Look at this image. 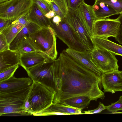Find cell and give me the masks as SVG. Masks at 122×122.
Here are the masks:
<instances>
[{
	"label": "cell",
	"mask_w": 122,
	"mask_h": 122,
	"mask_svg": "<svg viewBox=\"0 0 122 122\" xmlns=\"http://www.w3.org/2000/svg\"><path fill=\"white\" fill-rule=\"evenodd\" d=\"M53 62L55 94L53 103L62 104L65 100L85 95L92 100L103 99L100 89L101 78L81 66L63 51Z\"/></svg>",
	"instance_id": "1"
},
{
	"label": "cell",
	"mask_w": 122,
	"mask_h": 122,
	"mask_svg": "<svg viewBox=\"0 0 122 122\" xmlns=\"http://www.w3.org/2000/svg\"><path fill=\"white\" fill-rule=\"evenodd\" d=\"M56 37L55 30L50 25L41 28L30 35L28 39L37 51L53 60L56 59L57 55Z\"/></svg>",
	"instance_id": "2"
},
{
	"label": "cell",
	"mask_w": 122,
	"mask_h": 122,
	"mask_svg": "<svg viewBox=\"0 0 122 122\" xmlns=\"http://www.w3.org/2000/svg\"><path fill=\"white\" fill-rule=\"evenodd\" d=\"M54 94L45 86L33 82L27 97L31 115L41 112L52 104Z\"/></svg>",
	"instance_id": "3"
},
{
	"label": "cell",
	"mask_w": 122,
	"mask_h": 122,
	"mask_svg": "<svg viewBox=\"0 0 122 122\" xmlns=\"http://www.w3.org/2000/svg\"><path fill=\"white\" fill-rule=\"evenodd\" d=\"M50 25L55 30L56 36L65 44L68 48L80 51H87L66 17L61 19V21L58 24H56L51 21Z\"/></svg>",
	"instance_id": "4"
},
{
	"label": "cell",
	"mask_w": 122,
	"mask_h": 122,
	"mask_svg": "<svg viewBox=\"0 0 122 122\" xmlns=\"http://www.w3.org/2000/svg\"><path fill=\"white\" fill-rule=\"evenodd\" d=\"M53 61L51 60L43 62L30 68L26 72L34 82L44 86L55 94Z\"/></svg>",
	"instance_id": "5"
},
{
	"label": "cell",
	"mask_w": 122,
	"mask_h": 122,
	"mask_svg": "<svg viewBox=\"0 0 122 122\" xmlns=\"http://www.w3.org/2000/svg\"><path fill=\"white\" fill-rule=\"evenodd\" d=\"M68 22L77 34L87 51H92L95 46L78 9L68 8L66 16Z\"/></svg>",
	"instance_id": "6"
},
{
	"label": "cell",
	"mask_w": 122,
	"mask_h": 122,
	"mask_svg": "<svg viewBox=\"0 0 122 122\" xmlns=\"http://www.w3.org/2000/svg\"><path fill=\"white\" fill-rule=\"evenodd\" d=\"M33 0H10L0 3V18L15 20L27 14Z\"/></svg>",
	"instance_id": "7"
},
{
	"label": "cell",
	"mask_w": 122,
	"mask_h": 122,
	"mask_svg": "<svg viewBox=\"0 0 122 122\" xmlns=\"http://www.w3.org/2000/svg\"><path fill=\"white\" fill-rule=\"evenodd\" d=\"M91 55L92 61L102 73L119 70L116 55L110 51L95 47Z\"/></svg>",
	"instance_id": "8"
},
{
	"label": "cell",
	"mask_w": 122,
	"mask_h": 122,
	"mask_svg": "<svg viewBox=\"0 0 122 122\" xmlns=\"http://www.w3.org/2000/svg\"><path fill=\"white\" fill-rule=\"evenodd\" d=\"M78 65L101 78V72L92 61L91 51H81L68 48L64 50Z\"/></svg>",
	"instance_id": "9"
},
{
	"label": "cell",
	"mask_w": 122,
	"mask_h": 122,
	"mask_svg": "<svg viewBox=\"0 0 122 122\" xmlns=\"http://www.w3.org/2000/svg\"><path fill=\"white\" fill-rule=\"evenodd\" d=\"M120 24V22L116 19H97L95 20L94 24V35L105 39H108L110 37L115 38L117 34Z\"/></svg>",
	"instance_id": "10"
},
{
	"label": "cell",
	"mask_w": 122,
	"mask_h": 122,
	"mask_svg": "<svg viewBox=\"0 0 122 122\" xmlns=\"http://www.w3.org/2000/svg\"><path fill=\"white\" fill-rule=\"evenodd\" d=\"M101 80L105 92L113 94L117 92H122V76L120 71L102 73Z\"/></svg>",
	"instance_id": "11"
},
{
	"label": "cell",
	"mask_w": 122,
	"mask_h": 122,
	"mask_svg": "<svg viewBox=\"0 0 122 122\" xmlns=\"http://www.w3.org/2000/svg\"><path fill=\"white\" fill-rule=\"evenodd\" d=\"M33 82L29 77L17 78L13 76L7 80L0 82V93L22 90L31 86Z\"/></svg>",
	"instance_id": "12"
},
{
	"label": "cell",
	"mask_w": 122,
	"mask_h": 122,
	"mask_svg": "<svg viewBox=\"0 0 122 122\" xmlns=\"http://www.w3.org/2000/svg\"><path fill=\"white\" fill-rule=\"evenodd\" d=\"M51 60L41 52L35 51L20 54V65L26 71L30 68Z\"/></svg>",
	"instance_id": "13"
},
{
	"label": "cell",
	"mask_w": 122,
	"mask_h": 122,
	"mask_svg": "<svg viewBox=\"0 0 122 122\" xmlns=\"http://www.w3.org/2000/svg\"><path fill=\"white\" fill-rule=\"evenodd\" d=\"M32 85L26 88L18 91L0 93V103L24 104Z\"/></svg>",
	"instance_id": "14"
},
{
	"label": "cell",
	"mask_w": 122,
	"mask_h": 122,
	"mask_svg": "<svg viewBox=\"0 0 122 122\" xmlns=\"http://www.w3.org/2000/svg\"><path fill=\"white\" fill-rule=\"evenodd\" d=\"M20 54L17 50L10 49L0 52V72L20 63Z\"/></svg>",
	"instance_id": "15"
},
{
	"label": "cell",
	"mask_w": 122,
	"mask_h": 122,
	"mask_svg": "<svg viewBox=\"0 0 122 122\" xmlns=\"http://www.w3.org/2000/svg\"><path fill=\"white\" fill-rule=\"evenodd\" d=\"M85 26L91 37L94 36L93 27L94 23L98 19L95 15L92 6L83 3L78 8Z\"/></svg>",
	"instance_id": "16"
},
{
	"label": "cell",
	"mask_w": 122,
	"mask_h": 122,
	"mask_svg": "<svg viewBox=\"0 0 122 122\" xmlns=\"http://www.w3.org/2000/svg\"><path fill=\"white\" fill-rule=\"evenodd\" d=\"M27 20L35 23L41 28H47L50 26L51 19L46 18L45 15L34 2L26 15Z\"/></svg>",
	"instance_id": "17"
},
{
	"label": "cell",
	"mask_w": 122,
	"mask_h": 122,
	"mask_svg": "<svg viewBox=\"0 0 122 122\" xmlns=\"http://www.w3.org/2000/svg\"><path fill=\"white\" fill-rule=\"evenodd\" d=\"M81 108L75 107L59 103H53L48 107L40 112L35 113L33 116H45L49 112H56L69 115L84 114L81 112Z\"/></svg>",
	"instance_id": "18"
},
{
	"label": "cell",
	"mask_w": 122,
	"mask_h": 122,
	"mask_svg": "<svg viewBox=\"0 0 122 122\" xmlns=\"http://www.w3.org/2000/svg\"><path fill=\"white\" fill-rule=\"evenodd\" d=\"M95 47L106 50L114 54L122 56V46L108 39L94 36L91 37Z\"/></svg>",
	"instance_id": "19"
},
{
	"label": "cell",
	"mask_w": 122,
	"mask_h": 122,
	"mask_svg": "<svg viewBox=\"0 0 122 122\" xmlns=\"http://www.w3.org/2000/svg\"><path fill=\"white\" fill-rule=\"evenodd\" d=\"M41 28L36 24L30 22L21 29L9 44V49L13 51L17 50L18 45L24 37H29L30 35Z\"/></svg>",
	"instance_id": "20"
},
{
	"label": "cell",
	"mask_w": 122,
	"mask_h": 122,
	"mask_svg": "<svg viewBox=\"0 0 122 122\" xmlns=\"http://www.w3.org/2000/svg\"><path fill=\"white\" fill-rule=\"evenodd\" d=\"M92 6L94 13L98 19H105L118 14L112 7L100 0H95Z\"/></svg>",
	"instance_id": "21"
},
{
	"label": "cell",
	"mask_w": 122,
	"mask_h": 122,
	"mask_svg": "<svg viewBox=\"0 0 122 122\" xmlns=\"http://www.w3.org/2000/svg\"><path fill=\"white\" fill-rule=\"evenodd\" d=\"M92 100L91 98L88 96H80L67 99L62 104L83 109L87 106Z\"/></svg>",
	"instance_id": "22"
},
{
	"label": "cell",
	"mask_w": 122,
	"mask_h": 122,
	"mask_svg": "<svg viewBox=\"0 0 122 122\" xmlns=\"http://www.w3.org/2000/svg\"><path fill=\"white\" fill-rule=\"evenodd\" d=\"M25 26L12 22L0 32L5 37L9 45Z\"/></svg>",
	"instance_id": "23"
},
{
	"label": "cell",
	"mask_w": 122,
	"mask_h": 122,
	"mask_svg": "<svg viewBox=\"0 0 122 122\" xmlns=\"http://www.w3.org/2000/svg\"><path fill=\"white\" fill-rule=\"evenodd\" d=\"M49 2L56 15L59 16L61 19L66 17L68 10L66 0H53Z\"/></svg>",
	"instance_id": "24"
},
{
	"label": "cell",
	"mask_w": 122,
	"mask_h": 122,
	"mask_svg": "<svg viewBox=\"0 0 122 122\" xmlns=\"http://www.w3.org/2000/svg\"><path fill=\"white\" fill-rule=\"evenodd\" d=\"M29 37L28 36L24 37L18 45L17 50L20 54L37 51L30 42Z\"/></svg>",
	"instance_id": "25"
},
{
	"label": "cell",
	"mask_w": 122,
	"mask_h": 122,
	"mask_svg": "<svg viewBox=\"0 0 122 122\" xmlns=\"http://www.w3.org/2000/svg\"><path fill=\"white\" fill-rule=\"evenodd\" d=\"M17 65L8 68L0 72V82L9 79L14 76V74L19 67Z\"/></svg>",
	"instance_id": "26"
},
{
	"label": "cell",
	"mask_w": 122,
	"mask_h": 122,
	"mask_svg": "<svg viewBox=\"0 0 122 122\" xmlns=\"http://www.w3.org/2000/svg\"><path fill=\"white\" fill-rule=\"evenodd\" d=\"M113 8L118 14H122V0H100Z\"/></svg>",
	"instance_id": "27"
},
{
	"label": "cell",
	"mask_w": 122,
	"mask_h": 122,
	"mask_svg": "<svg viewBox=\"0 0 122 122\" xmlns=\"http://www.w3.org/2000/svg\"><path fill=\"white\" fill-rule=\"evenodd\" d=\"M45 15L52 10L49 2L45 0H33Z\"/></svg>",
	"instance_id": "28"
},
{
	"label": "cell",
	"mask_w": 122,
	"mask_h": 122,
	"mask_svg": "<svg viewBox=\"0 0 122 122\" xmlns=\"http://www.w3.org/2000/svg\"><path fill=\"white\" fill-rule=\"evenodd\" d=\"M106 109L108 111L112 112L122 110V95L120 97L117 101L107 106Z\"/></svg>",
	"instance_id": "29"
},
{
	"label": "cell",
	"mask_w": 122,
	"mask_h": 122,
	"mask_svg": "<svg viewBox=\"0 0 122 122\" xmlns=\"http://www.w3.org/2000/svg\"><path fill=\"white\" fill-rule=\"evenodd\" d=\"M116 19L120 22V24L117 34L115 38L116 40L120 44L122 45V14H120L119 16Z\"/></svg>",
	"instance_id": "30"
},
{
	"label": "cell",
	"mask_w": 122,
	"mask_h": 122,
	"mask_svg": "<svg viewBox=\"0 0 122 122\" xmlns=\"http://www.w3.org/2000/svg\"><path fill=\"white\" fill-rule=\"evenodd\" d=\"M68 8L72 9H78L83 2L84 0H66Z\"/></svg>",
	"instance_id": "31"
},
{
	"label": "cell",
	"mask_w": 122,
	"mask_h": 122,
	"mask_svg": "<svg viewBox=\"0 0 122 122\" xmlns=\"http://www.w3.org/2000/svg\"><path fill=\"white\" fill-rule=\"evenodd\" d=\"M9 49V45L5 36L0 33V52L4 51Z\"/></svg>",
	"instance_id": "32"
},
{
	"label": "cell",
	"mask_w": 122,
	"mask_h": 122,
	"mask_svg": "<svg viewBox=\"0 0 122 122\" xmlns=\"http://www.w3.org/2000/svg\"><path fill=\"white\" fill-rule=\"evenodd\" d=\"M107 106H105L103 103L100 102L98 107L92 110L84 111V114H92L100 112L107 109Z\"/></svg>",
	"instance_id": "33"
},
{
	"label": "cell",
	"mask_w": 122,
	"mask_h": 122,
	"mask_svg": "<svg viewBox=\"0 0 122 122\" xmlns=\"http://www.w3.org/2000/svg\"><path fill=\"white\" fill-rule=\"evenodd\" d=\"M14 20L0 18V32L11 24Z\"/></svg>",
	"instance_id": "34"
},
{
	"label": "cell",
	"mask_w": 122,
	"mask_h": 122,
	"mask_svg": "<svg viewBox=\"0 0 122 122\" xmlns=\"http://www.w3.org/2000/svg\"><path fill=\"white\" fill-rule=\"evenodd\" d=\"M26 14L24 15L21 16L15 20L13 22L14 23L20 24L25 26L30 22L27 20L26 18Z\"/></svg>",
	"instance_id": "35"
},
{
	"label": "cell",
	"mask_w": 122,
	"mask_h": 122,
	"mask_svg": "<svg viewBox=\"0 0 122 122\" xmlns=\"http://www.w3.org/2000/svg\"><path fill=\"white\" fill-rule=\"evenodd\" d=\"M61 20V17L58 15H55L53 18L52 20H51L52 22L56 24H58Z\"/></svg>",
	"instance_id": "36"
},
{
	"label": "cell",
	"mask_w": 122,
	"mask_h": 122,
	"mask_svg": "<svg viewBox=\"0 0 122 122\" xmlns=\"http://www.w3.org/2000/svg\"><path fill=\"white\" fill-rule=\"evenodd\" d=\"M55 13L53 10H51L45 15L46 17L49 19L53 18L55 16Z\"/></svg>",
	"instance_id": "37"
},
{
	"label": "cell",
	"mask_w": 122,
	"mask_h": 122,
	"mask_svg": "<svg viewBox=\"0 0 122 122\" xmlns=\"http://www.w3.org/2000/svg\"><path fill=\"white\" fill-rule=\"evenodd\" d=\"M9 0H0V3L8 1Z\"/></svg>",
	"instance_id": "38"
},
{
	"label": "cell",
	"mask_w": 122,
	"mask_h": 122,
	"mask_svg": "<svg viewBox=\"0 0 122 122\" xmlns=\"http://www.w3.org/2000/svg\"><path fill=\"white\" fill-rule=\"evenodd\" d=\"M45 0L46 1H47L48 2H49L50 1H52L53 0Z\"/></svg>",
	"instance_id": "39"
},
{
	"label": "cell",
	"mask_w": 122,
	"mask_h": 122,
	"mask_svg": "<svg viewBox=\"0 0 122 122\" xmlns=\"http://www.w3.org/2000/svg\"><path fill=\"white\" fill-rule=\"evenodd\" d=\"M120 72H121V75H122V71H120Z\"/></svg>",
	"instance_id": "40"
}]
</instances>
